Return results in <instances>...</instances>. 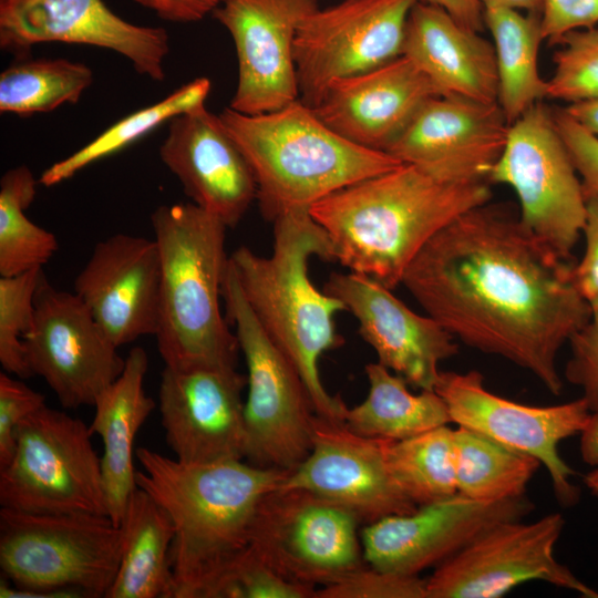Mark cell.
Listing matches in <instances>:
<instances>
[{"label": "cell", "mask_w": 598, "mask_h": 598, "mask_svg": "<svg viewBox=\"0 0 598 598\" xmlns=\"http://www.w3.org/2000/svg\"><path fill=\"white\" fill-rule=\"evenodd\" d=\"M223 299L247 365L244 460L264 468L291 471L311 451L317 416L312 399L298 371L257 321L230 260Z\"/></svg>", "instance_id": "obj_8"}, {"label": "cell", "mask_w": 598, "mask_h": 598, "mask_svg": "<svg viewBox=\"0 0 598 598\" xmlns=\"http://www.w3.org/2000/svg\"><path fill=\"white\" fill-rule=\"evenodd\" d=\"M401 54L430 79L440 95L497 103L494 45L442 8L416 2L406 21Z\"/></svg>", "instance_id": "obj_26"}, {"label": "cell", "mask_w": 598, "mask_h": 598, "mask_svg": "<svg viewBox=\"0 0 598 598\" xmlns=\"http://www.w3.org/2000/svg\"><path fill=\"white\" fill-rule=\"evenodd\" d=\"M151 223L161 257L154 337L165 367H236L238 340L220 310L228 227L193 203L159 206Z\"/></svg>", "instance_id": "obj_5"}, {"label": "cell", "mask_w": 598, "mask_h": 598, "mask_svg": "<svg viewBox=\"0 0 598 598\" xmlns=\"http://www.w3.org/2000/svg\"><path fill=\"white\" fill-rule=\"evenodd\" d=\"M598 27V0H543L544 41L556 44L566 33Z\"/></svg>", "instance_id": "obj_43"}, {"label": "cell", "mask_w": 598, "mask_h": 598, "mask_svg": "<svg viewBox=\"0 0 598 598\" xmlns=\"http://www.w3.org/2000/svg\"><path fill=\"white\" fill-rule=\"evenodd\" d=\"M210 89L208 78H197L163 100L131 113L107 127L89 144L48 167L39 183L45 187L60 184L87 165L124 150L164 122L205 105Z\"/></svg>", "instance_id": "obj_32"}, {"label": "cell", "mask_w": 598, "mask_h": 598, "mask_svg": "<svg viewBox=\"0 0 598 598\" xmlns=\"http://www.w3.org/2000/svg\"><path fill=\"white\" fill-rule=\"evenodd\" d=\"M120 527V566L106 598H174L169 559L174 526L165 508L137 486Z\"/></svg>", "instance_id": "obj_28"}, {"label": "cell", "mask_w": 598, "mask_h": 598, "mask_svg": "<svg viewBox=\"0 0 598 598\" xmlns=\"http://www.w3.org/2000/svg\"><path fill=\"white\" fill-rule=\"evenodd\" d=\"M272 224L270 256L240 246L229 256L230 265L257 321L302 378L317 415L343 422L348 406L326 390L319 360L343 344L334 317L346 308L317 289L308 271L313 256L333 260L330 241L309 208L290 210Z\"/></svg>", "instance_id": "obj_4"}, {"label": "cell", "mask_w": 598, "mask_h": 598, "mask_svg": "<svg viewBox=\"0 0 598 598\" xmlns=\"http://www.w3.org/2000/svg\"><path fill=\"white\" fill-rule=\"evenodd\" d=\"M388 461L398 485L417 507L457 493L454 430L448 425L390 440Z\"/></svg>", "instance_id": "obj_35"}, {"label": "cell", "mask_w": 598, "mask_h": 598, "mask_svg": "<svg viewBox=\"0 0 598 598\" xmlns=\"http://www.w3.org/2000/svg\"><path fill=\"white\" fill-rule=\"evenodd\" d=\"M246 385V377L236 367H164L158 396L161 422L176 460H244L241 392Z\"/></svg>", "instance_id": "obj_20"}, {"label": "cell", "mask_w": 598, "mask_h": 598, "mask_svg": "<svg viewBox=\"0 0 598 598\" xmlns=\"http://www.w3.org/2000/svg\"><path fill=\"white\" fill-rule=\"evenodd\" d=\"M121 546L107 515L1 507L0 598L106 597Z\"/></svg>", "instance_id": "obj_7"}, {"label": "cell", "mask_w": 598, "mask_h": 598, "mask_svg": "<svg viewBox=\"0 0 598 598\" xmlns=\"http://www.w3.org/2000/svg\"><path fill=\"white\" fill-rule=\"evenodd\" d=\"M80 419L43 405L16 430L10 462L0 468V505L30 513L107 515L101 458Z\"/></svg>", "instance_id": "obj_9"}, {"label": "cell", "mask_w": 598, "mask_h": 598, "mask_svg": "<svg viewBox=\"0 0 598 598\" xmlns=\"http://www.w3.org/2000/svg\"><path fill=\"white\" fill-rule=\"evenodd\" d=\"M573 270L509 206L487 202L435 234L401 283L456 340L559 395V351L592 315Z\"/></svg>", "instance_id": "obj_1"}, {"label": "cell", "mask_w": 598, "mask_h": 598, "mask_svg": "<svg viewBox=\"0 0 598 598\" xmlns=\"http://www.w3.org/2000/svg\"><path fill=\"white\" fill-rule=\"evenodd\" d=\"M316 598H427L426 579L365 565L317 589Z\"/></svg>", "instance_id": "obj_39"}, {"label": "cell", "mask_w": 598, "mask_h": 598, "mask_svg": "<svg viewBox=\"0 0 598 598\" xmlns=\"http://www.w3.org/2000/svg\"><path fill=\"white\" fill-rule=\"evenodd\" d=\"M483 8L502 7L526 13L540 14L543 0H481Z\"/></svg>", "instance_id": "obj_49"}, {"label": "cell", "mask_w": 598, "mask_h": 598, "mask_svg": "<svg viewBox=\"0 0 598 598\" xmlns=\"http://www.w3.org/2000/svg\"><path fill=\"white\" fill-rule=\"evenodd\" d=\"M34 319L23 338L32 375H40L62 406L94 405L122 373L125 359L74 293L54 288L42 277Z\"/></svg>", "instance_id": "obj_15"}, {"label": "cell", "mask_w": 598, "mask_h": 598, "mask_svg": "<svg viewBox=\"0 0 598 598\" xmlns=\"http://www.w3.org/2000/svg\"><path fill=\"white\" fill-rule=\"evenodd\" d=\"M551 112L581 179L586 198L598 195V138L575 122L564 107L553 109Z\"/></svg>", "instance_id": "obj_42"}, {"label": "cell", "mask_w": 598, "mask_h": 598, "mask_svg": "<svg viewBox=\"0 0 598 598\" xmlns=\"http://www.w3.org/2000/svg\"><path fill=\"white\" fill-rule=\"evenodd\" d=\"M159 157L192 203L228 228L240 221L257 198L249 163L220 116L205 105L169 121Z\"/></svg>", "instance_id": "obj_24"}, {"label": "cell", "mask_w": 598, "mask_h": 598, "mask_svg": "<svg viewBox=\"0 0 598 598\" xmlns=\"http://www.w3.org/2000/svg\"><path fill=\"white\" fill-rule=\"evenodd\" d=\"M436 95L430 79L401 54L370 71L334 80L312 110L343 138L385 152L420 107Z\"/></svg>", "instance_id": "obj_25"}, {"label": "cell", "mask_w": 598, "mask_h": 598, "mask_svg": "<svg viewBox=\"0 0 598 598\" xmlns=\"http://www.w3.org/2000/svg\"><path fill=\"white\" fill-rule=\"evenodd\" d=\"M508 127L498 103L436 95L420 107L385 152L445 181H488Z\"/></svg>", "instance_id": "obj_21"}, {"label": "cell", "mask_w": 598, "mask_h": 598, "mask_svg": "<svg viewBox=\"0 0 598 598\" xmlns=\"http://www.w3.org/2000/svg\"><path fill=\"white\" fill-rule=\"evenodd\" d=\"M564 110L575 122L598 138V97L568 103Z\"/></svg>", "instance_id": "obj_47"}, {"label": "cell", "mask_w": 598, "mask_h": 598, "mask_svg": "<svg viewBox=\"0 0 598 598\" xmlns=\"http://www.w3.org/2000/svg\"><path fill=\"white\" fill-rule=\"evenodd\" d=\"M31 169L20 165L0 179V275L13 276L42 268L59 248L51 231L25 215L37 193Z\"/></svg>", "instance_id": "obj_34"}, {"label": "cell", "mask_w": 598, "mask_h": 598, "mask_svg": "<svg viewBox=\"0 0 598 598\" xmlns=\"http://www.w3.org/2000/svg\"><path fill=\"white\" fill-rule=\"evenodd\" d=\"M316 587L290 581L249 547L224 575L212 598H316Z\"/></svg>", "instance_id": "obj_38"}, {"label": "cell", "mask_w": 598, "mask_h": 598, "mask_svg": "<svg viewBox=\"0 0 598 598\" xmlns=\"http://www.w3.org/2000/svg\"><path fill=\"white\" fill-rule=\"evenodd\" d=\"M152 10L159 18L176 23H190L213 13L221 0H132Z\"/></svg>", "instance_id": "obj_45"}, {"label": "cell", "mask_w": 598, "mask_h": 598, "mask_svg": "<svg viewBox=\"0 0 598 598\" xmlns=\"http://www.w3.org/2000/svg\"><path fill=\"white\" fill-rule=\"evenodd\" d=\"M454 450L457 493L480 502L524 497L542 465L528 454L462 426L454 430Z\"/></svg>", "instance_id": "obj_31"}, {"label": "cell", "mask_w": 598, "mask_h": 598, "mask_svg": "<svg viewBox=\"0 0 598 598\" xmlns=\"http://www.w3.org/2000/svg\"><path fill=\"white\" fill-rule=\"evenodd\" d=\"M219 116L251 167L260 214L271 223L402 164L343 138L300 100L254 115L228 106Z\"/></svg>", "instance_id": "obj_6"}, {"label": "cell", "mask_w": 598, "mask_h": 598, "mask_svg": "<svg viewBox=\"0 0 598 598\" xmlns=\"http://www.w3.org/2000/svg\"><path fill=\"white\" fill-rule=\"evenodd\" d=\"M43 276L42 268H34L0 278V363L7 373L20 379L32 375L23 338L33 323L35 295Z\"/></svg>", "instance_id": "obj_36"}, {"label": "cell", "mask_w": 598, "mask_h": 598, "mask_svg": "<svg viewBox=\"0 0 598 598\" xmlns=\"http://www.w3.org/2000/svg\"><path fill=\"white\" fill-rule=\"evenodd\" d=\"M92 82V70L80 62L20 59L0 74V113L29 116L75 104Z\"/></svg>", "instance_id": "obj_33"}, {"label": "cell", "mask_w": 598, "mask_h": 598, "mask_svg": "<svg viewBox=\"0 0 598 598\" xmlns=\"http://www.w3.org/2000/svg\"><path fill=\"white\" fill-rule=\"evenodd\" d=\"M365 374L368 395L348 408L343 421L352 432L401 441L451 423L446 404L434 390L413 394L402 377L379 362L367 364Z\"/></svg>", "instance_id": "obj_29"}, {"label": "cell", "mask_w": 598, "mask_h": 598, "mask_svg": "<svg viewBox=\"0 0 598 598\" xmlns=\"http://www.w3.org/2000/svg\"><path fill=\"white\" fill-rule=\"evenodd\" d=\"M420 0H343L308 13L295 39L299 100L316 107L331 82L375 69L402 53Z\"/></svg>", "instance_id": "obj_13"}, {"label": "cell", "mask_w": 598, "mask_h": 598, "mask_svg": "<svg viewBox=\"0 0 598 598\" xmlns=\"http://www.w3.org/2000/svg\"><path fill=\"white\" fill-rule=\"evenodd\" d=\"M491 196L487 179L445 181L401 164L331 193L309 213L324 230L333 260L392 290L435 234Z\"/></svg>", "instance_id": "obj_2"}, {"label": "cell", "mask_w": 598, "mask_h": 598, "mask_svg": "<svg viewBox=\"0 0 598 598\" xmlns=\"http://www.w3.org/2000/svg\"><path fill=\"white\" fill-rule=\"evenodd\" d=\"M580 434V455L582 462L598 467V410L591 411Z\"/></svg>", "instance_id": "obj_48"}, {"label": "cell", "mask_w": 598, "mask_h": 598, "mask_svg": "<svg viewBox=\"0 0 598 598\" xmlns=\"http://www.w3.org/2000/svg\"><path fill=\"white\" fill-rule=\"evenodd\" d=\"M533 509L524 496L480 502L456 493L365 525L361 533L363 558L372 567L419 576L435 568L491 526L522 519Z\"/></svg>", "instance_id": "obj_18"}, {"label": "cell", "mask_w": 598, "mask_h": 598, "mask_svg": "<svg viewBox=\"0 0 598 598\" xmlns=\"http://www.w3.org/2000/svg\"><path fill=\"white\" fill-rule=\"evenodd\" d=\"M564 526L559 513L532 523L509 519L491 526L434 568L426 579L427 598H498L532 580L598 598V591L555 558Z\"/></svg>", "instance_id": "obj_12"}, {"label": "cell", "mask_w": 598, "mask_h": 598, "mask_svg": "<svg viewBox=\"0 0 598 598\" xmlns=\"http://www.w3.org/2000/svg\"><path fill=\"white\" fill-rule=\"evenodd\" d=\"M323 290L354 316L378 362L415 388L434 390L439 364L458 353L457 340L440 322L414 312L368 276L333 272Z\"/></svg>", "instance_id": "obj_22"}, {"label": "cell", "mask_w": 598, "mask_h": 598, "mask_svg": "<svg viewBox=\"0 0 598 598\" xmlns=\"http://www.w3.org/2000/svg\"><path fill=\"white\" fill-rule=\"evenodd\" d=\"M496 56L498 100L511 125L547 97V81L540 76L538 52L544 41L540 14L502 7L483 8Z\"/></svg>", "instance_id": "obj_30"}, {"label": "cell", "mask_w": 598, "mask_h": 598, "mask_svg": "<svg viewBox=\"0 0 598 598\" xmlns=\"http://www.w3.org/2000/svg\"><path fill=\"white\" fill-rule=\"evenodd\" d=\"M434 391L445 402L451 423L535 457L549 474L558 502L577 504L580 492L571 482L575 472L558 446L579 434L590 415L582 396L555 405H526L487 390L476 370L441 371Z\"/></svg>", "instance_id": "obj_14"}, {"label": "cell", "mask_w": 598, "mask_h": 598, "mask_svg": "<svg viewBox=\"0 0 598 598\" xmlns=\"http://www.w3.org/2000/svg\"><path fill=\"white\" fill-rule=\"evenodd\" d=\"M584 483L589 492L598 497V467L591 470L584 476Z\"/></svg>", "instance_id": "obj_50"}, {"label": "cell", "mask_w": 598, "mask_h": 598, "mask_svg": "<svg viewBox=\"0 0 598 598\" xmlns=\"http://www.w3.org/2000/svg\"><path fill=\"white\" fill-rule=\"evenodd\" d=\"M136 457V485L168 513L174 526V598H212L217 584L248 549L262 496L289 471L245 460L184 463L147 447Z\"/></svg>", "instance_id": "obj_3"}, {"label": "cell", "mask_w": 598, "mask_h": 598, "mask_svg": "<svg viewBox=\"0 0 598 598\" xmlns=\"http://www.w3.org/2000/svg\"><path fill=\"white\" fill-rule=\"evenodd\" d=\"M147 369L146 351L141 347L132 348L120 377L99 395L93 405L95 413L90 430L103 443L101 467L107 514L118 526L137 487L133 464L134 440L155 406L144 391Z\"/></svg>", "instance_id": "obj_27"}, {"label": "cell", "mask_w": 598, "mask_h": 598, "mask_svg": "<svg viewBox=\"0 0 598 598\" xmlns=\"http://www.w3.org/2000/svg\"><path fill=\"white\" fill-rule=\"evenodd\" d=\"M63 42L112 50L141 75L165 79L169 38L164 28L128 22L103 0H0V47L25 58L39 43Z\"/></svg>", "instance_id": "obj_16"}, {"label": "cell", "mask_w": 598, "mask_h": 598, "mask_svg": "<svg viewBox=\"0 0 598 598\" xmlns=\"http://www.w3.org/2000/svg\"><path fill=\"white\" fill-rule=\"evenodd\" d=\"M390 440L363 436L342 421L316 416L309 455L280 486L311 491L348 508L365 525L417 506L394 480L388 461Z\"/></svg>", "instance_id": "obj_19"}, {"label": "cell", "mask_w": 598, "mask_h": 598, "mask_svg": "<svg viewBox=\"0 0 598 598\" xmlns=\"http://www.w3.org/2000/svg\"><path fill=\"white\" fill-rule=\"evenodd\" d=\"M73 287L117 348L155 336L161 257L154 238L115 234L97 243Z\"/></svg>", "instance_id": "obj_23"}, {"label": "cell", "mask_w": 598, "mask_h": 598, "mask_svg": "<svg viewBox=\"0 0 598 598\" xmlns=\"http://www.w3.org/2000/svg\"><path fill=\"white\" fill-rule=\"evenodd\" d=\"M360 524L333 501L279 485L257 506L249 548L283 578L324 587L367 565Z\"/></svg>", "instance_id": "obj_10"}, {"label": "cell", "mask_w": 598, "mask_h": 598, "mask_svg": "<svg viewBox=\"0 0 598 598\" xmlns=\"http://www.w3.org/2000/svg\"><path fill=\"white\" fill-rule=\"evenodd\" d=\"M318 7L317 0H221L213 16L229 32L238 61L230 109L262 114L299 100L295 39Z\"/></svg>", "instance_id": "obj_17"}, {"label": "cell", "mask_w": 598, "mask_h": 598, "mask_svg": "<svg viewBox=\"0 0 598 598\" xmlns=\"http://www.w3.org/2000/svg\"><path fill=\"white\" fill-rule=\"evenodd\" d=\"M556 44L547 97L567 104L598 97V27L568 32Z\"/></svg>", "instance_id": "obj_37"}, {"label": "cell", "mask_w": 598, "mask_h": 598, "mask_svg": "<svg viewBox=\"0 0 598 598\" xmlns=\"http://www.w3.org/2000/svg\"><path fill=\"white\" fill-rule=\"evenodd\" d=\"M585 249L574 266V280L578 291L592 312L598 311V195L587 197L586 219L581 231Z\"/></svg>", "instance_id": "obj_44"}, {"label": "cell", "mask_w": 598, "mask_h": 598, "mask_svg": "<svg viewBox=\"0 0 598 598\" xmlns=\"http://www.w3.org/2000/svg\"><path fill=\"white\" fill-rule=\"evenodd\" d=\"M488 181L512 187L523 224L570 259L585 225L587 198L551 109L538 102L509 125Z\"/></svg>", "instance_id": "obj_11"}, {"label": "cell", "mask_w": 598, "mask_h": 598, "mask_svg": "<svg viewBox=\"0 0 598 598\" xmlns=\"http://www.w3.org/2000/svg\"><path fill=\"white\" fill-rule=\"evenodd\" d=\"M570 358L565 368L567 381L582 391L590 411L598 410V311L569 340Z\"/></svg>", "instance_id": "obj_41"}, {"label": "cell", "mask_w": 598, "mask_h": 598, "mask_svg": "<svg viewBox=\"0 0 598 598\" xmlns=\"http://www.w3.org/2000/svg\"><path fill=\"white\" fill-rule=\"evenodd\" d=\"M43 405L45 398L42 393L13 379L6 371L0 373V468L13 455L18 425Z\"/></svg>", "instance_id": "obj_40"}, {"label": "cell", "mask_w": 598, "mask_h": 598, "mask_svg": "<svg viewBox=\"0 0 598 598\" xmlns=\"http://www.w3.org/2000/svg\"><path fill=\"white\" fill-rule=\"evenodd\" d=\"M445 10L464 27L480 32L484 27L481 0H421Z\"/></svg>", "instance_id": "obj_46"}]
</instances>
